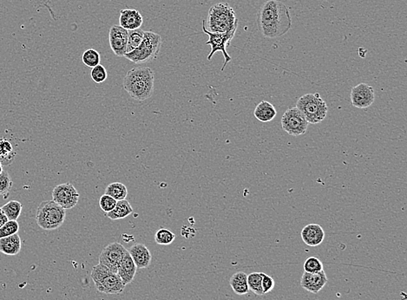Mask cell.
I'll use <instances>...</instances> for the list:
<instances>
[{"label":"cell","instance_id":"obj_23","mask_svg":"<svg viewBox=\"0 0 407 300\" xmlns=\"http://www.w3.org/2000/svg\"><path fill=\"white\" fill-rule=\"evenodd\" d=\"M16 150L12 143L6 138H0V162L5 166H9L15 159Z\"/></svg>","mask_w":407,"mask_h":300},{"label":"cell","instance_id":"obj_16","mask_svg":"<svg viewBox=\"0 0 407 300\" xmlns=\"http://www.w3.org/2000/svg\"><path fill=\"white\" fill-rule=\"evenodd\" d=\"M144 23V18L141 13L138 10L127 9L121 10L120 12V26L127 30L140 29Z\"/></svg>","mask_w":407,"mask_h":300},{"label":"cell","instance_id":"obj_30","mask_svg":"<svg viewBox=\"0 0 407 300\" xmlns=\"http://www.w3.org/2000/svg\"><path fill=\"white\" fill-rule=\"evenodd\" d=\"M12 185H13V182H12V177L10 176L9 173L3 170V172L1 173V175H0V196L3 197L4 199L8 198Z\"/></svg>","mask_w":407,"mask_h":300},{"label":"cell","instance_id":"obj_2","mask_svg":"<svg viewBox=\"0 0 407 300\" xmlns=\"http://www.w3.org/2000/svg\"><path fill=\"white\" fill-rule=\"evenodd\" d=\"M154 74L149 67L132 69L123 78V89L135 101H146L151 97L155 89Z\"/></svg>","mask_w":407,"mask_h":300},{"label":"cell","instance_id":"obj_36","mask_svg":"<svg viewBox=\"0 0 407 300\" xmlns=\"http://www.w3.org/2000/svg\"><path fill=\"white\" fill-rule=\"evenodd\" d=\"M8 221V219L6 217V214L4 213L2 208H0V228Z\"/></svg>","mask_w":407,"mask_h":300},{"label":"cell","instance_id":"obj_25","mask_svg":"<svg viewBox=\"0 0 407 300\" xmlns=\"http://www.w3.org/2000/svg\"><path fill=\"white\" fill-rule=\"evenodd\" d=\"M23 205L18 201H11L2 207V210L6 215L8 220H17L20 216Z\"/></svg>","mask_w":407,"mask_h":300},{"label":"cell","instance_id":"obj_5","mask_svg":"<svg viewBox=\"0 0 407 300\" xmlns=\"http://www.w3.org/2000/svg\"><path fill=\"white\" fill-rule=\"evenodd\" d=\"M90 277L94 281L96 289L105 294L119 295L123 293L126 285L120 277L104 264L95 265L91 270Z\"/></svg>","mask_w":407,"mask_h":300},{"label":"cell","instance_id":"obj_17","mask_svg":"<svg viewBox=\"0 0 407 300\" xmlns=\"http://www.w3.org/2000/svg\"><path fill=\"white\" fill-rule=\"evenodd\" d=\"M301 239L303 242L309 247H315L320 246L325 239L323 228L318 224H309L302 229Z\"/></svg>","mask_w":407,"mask_h":300},{"label":"cell","instance_id":"obj_21","mask_svg":"<svg viewBox=\"0 0 407 300\" xmlns=\"http://www.w3.org/2000/svg\"><path fill=\"white\" fill-rule=\"evenodd\" d=\"M133 211L134 210L130 203L127 199H121L117 201L114 209L109 213H106L105 215L111 220H123L130 215Z\"/></svg>","mask_w":407,"mask_h":300},{"label":"cell","instance_id":"obj_18","mask_svg":"<svg viewBox=\"0 0 407 300\" xmlns=\"http://www.w3.org/2000/svg\"><path fill=\"white\" fill-rule=\"evenodd\" d=\"M137 269H138V268L135 266V263L133 261L130 255H129V252H127L124 257H123L121 264L118 266L117 274L123 281V284L127 285L130 284L135 279Z\"/></svg>","mask_w":407,"mask_h":300},{"label":"cell","instance_id":"obj_1","mask_svg":"<svg viewBox=\"0 0 407 300\" xmlns=\"http://www.w3.org/2000/svg\"><path fill=\"white\" fill-rule=\"evenodd\" d=\"M258 25L266 39H277L288 32L292 27L290 12L279 0H267L258 13Z\"/></svg>","mask_w":407,"mask_h":300},{"label":"cell","instance_id":"obj_12","mask_svg":"<svg viewBox=\"0 0 407 300\" xmlns=\"http://www.w3.org/2000/svg\"><path fill=\"white\" fill-rule=\"evenodd\" d=\"M375 89L366 83H359L352 88L351 102L354 107L366 109L375 103Z\"/></svg>","mask_w":407,"mask_h":300},{"label":"cell","instance_id":"obj_4","mask_svg":"<svg viewBox=\"0 0 407 300\" xmlns=\"http://www.w3.org/2000/svg\"><path fill=\"white\" fill-rule=\"evenodd\" d=\"M162 44V37L158 33L144 31L141 45L131 52L126 53L124 57L137 64L152 62L158 57Z\"/></svg>","mask_w":407,"mask_h":300},{"label":"cell","instance_id":"obj_13","mask_svg":"<svg viewBox=\"0 0 407 300\" xmlns=\"http://www.w3.org/2000/svg\"><path fill=\"white\" fill-rule=\"evenodd\" d=\"M129 30L120 25H112L109 32V42L111 51L117 57H124L127 51Z\"/></svg>","mask_w":407,"mask_h":300},{"label":"cell","instance_id":"obj_35","mask_svg":"<svg viewBox=\"0 0 407 300\" xmlns=\"http://www.w3.org/2000/svg\"><path fill=\"white\" fill-rule=\"evenodd\" d=\"M261 285H262V290H263L264 294H266V293L270 292V291H272L273 289L275 288L276 282H275V280H274L272 277L262 273Z\"/></svg>","mask_w":407,"mask_h":300},{"label":"cell","instance_id":"obj_32","mask_svg":"<svg viewBox=\"0 0 407 300\" xmlns=\"http://www.w3.org/2000/svg\"><path fill=\"white\" fill-rule=\"evenodd\" d=\"M90 78L94 83H102L105 82L108 78V74H107V71L105 66L99 63L98 65L95 66L94 68L91 69Z\"/></svg>","mask_w":407,"mask_h":300},{"label":"cell","instance_id":"obj_9","mask_svg":"<svg viewBox=\"0 0 407 300\" xmlns=\"http://www.w3.org/2000/svg\"><path fill=\"white\" fill-rule=\"evenodd\" d=\"M309 122L299 109L290 108L286 110L282 116V126L288 135L299 137L305 135L309 127Z\"/></svg>","mask_w":407,"mask_h":300},{"label":"cell","instance_id":"obj_19","mask_svg":"<svg viewBox=\"0 0 407 300\" xmlns=\"http://www.w3.org/2000/svg\"><path fill=\"white\" fill-rule=\"evenodd\" d=\"M21 251V239L16 235L0 239V252L6 255L15 256Z\"/></svg>","mask_w":407,"mask_h":300},{"label":"cell","instance_id":"obj_26","mask_svg":"<svg viewBox=\"0 0 407 300\" xmlns=\"http://www.w3.org/2000/svg\"><path fill=\"white\" fill-rule=\"evenodd\" d=\"M248 285L249 291H253L258 296H263L264 292L262 290V273H252L248 275Z\"/></svg>","mask_w":407,"mask_h":300},{"label":"cell","instance_id":"obj_28","mask_svg":"<svg viewBox=\"0 0 407 300\" xmlns=\"http://www.w3.org/2000/svg\"><path fill=\"white\" fill-rule=\"evenodd\" d=\"M101 60V56L98 51L94 49H88L84 51L82 56V61L84 64L89 68H94L95 66L98 65Z\"/></svg>","mask_w":407,"mask_h":300},{"label":"cell","instance_id":"obj_37","mask_svg":"<svg viewBox=\"0 0 407 300\" xmlns=\"http://www.w3.org/2000/svg\"><path fill=\"white\" fill-rule=\"evenodd\" d=\"M2 172H3V165L0 162V175H1V173Z\"/></svg>","mask_w":407,"mask_h":300},{"label":"cell","instance_id":"obj_22","mask_svg":"<svg viewBox=\"0 0 407 300\" xmlns=\"http://www.w3.org/2000/svg\"><path fill=\"white\" fill-rule=\"evenodd\" d=\"M247 280L248 275L243 272H238L232 275L229 280V284L235 294L243 296L249 293V288Z\"/></svg>","mask_w":407,"mask_h":300},{"label":"cell","instance_id":"obj_20","mask_svg":"<svg viewBox=\"0 0 407 300\" xmlns=\"http://www.w3.org/2000/svg\"><path fill=\"white\" fill-rule=\"evenodd\" d=\"M256 119L261 122H269L276 118L277 111L276 108L269 102L262 101L258 104L254 111Z\"/></svg>","mask_w":407,"mask_h":300},{"label":"cell","instance_id":"obj_11","mask_svg":"<svg viewBox=\"0 0 407 300\" xmlns=\"http://www.w3.org/2000/svg\"><path fill=\"white\" fill-rule=\"evenodd\" d=\"M80 194L76 187L70 183H63L56 186L52 190V201L64 209L75 208L78 203Z\"/></svg>","mask_w":407,"mask_h":300},{"label":"cell","instance_id":"obj_31","mask_svg":"<svg viewBox=\"0 0 407 300\" xmlns=\"http://www.w3.org/2000/svg\"><path fill=\"white\" fill-rule=\"evenodd\" d=\"M303 268L305 273L309 274H316L324 270V265L322 262L316 257H309L306 259L303 264Z\"/></svg>","mask_w":407,"mask_h":300},{"label":"cell","instance_id":"obj_29","mask_svg":"<svg viewBox=\"0 0 407 300\" xmlns=\"http://www.w3.org/2000/svg\"><path fill=\"white\" fill-rule=\"evenodd\" d=\"M176 240V235L167 228L159 229L155 235V241L158 245L168 246Z\"/></svg>","mask_w":407,"mask_h":300},{"label":"cell","instance_id":"obj_8","mask_svg":"<svg viewBox=\"0 0 407 300\" xmlns=\"http://www.w3.org/2000/svg\"><path fill=\"white\" fill-rule=\"evenodd\" d=\"M202 30H204V32L209 36V40L206 42V45H210V47H211V51H210V53L208 56V60L210 61L213 56L217 51H221L222 55H223V57H224L225 60L222 71H224L225 67L232 59L230 56L227 52V47L230 45L231 40L233 39V37L235 35L237 29H233V30L226 33L211 32L210 30H207L206 22L204 20L202 21Z\"/></svg>","mask_w":407,"mask_h":300},{"label":"cell","instance_id":"obj_14","mask_svg":"<svg viewBox=\"0 0 407 300\" xmlns=\"http://www.w3.org/2000/svg\"><path fill=\"white\" fill-rule=\"evenodd\" d=\"M327 281L328 279L324 270L316 274H309L304 272L300 280V285L306 291L312 293H318L324 288Z\"/></svg>","mask_w":407,"mask_h":300},{"label":"cell","instance_id":"obj_6","mask_svg":"<svg viewBox=\"0 0 407 300\" xmlns=\"http://www.w3.org/2000/svg\"><path fill=\"white\" fill-rule=\"evenodd\" d=\"M65 217V209L57 205L52 199L41 202L37 209V224L45 231L59 228L64 222Z\"/></svg>","mask_w":407,"mask_h":300},{"label":"cell","instance_id":"obj_27","mask_svg":"<svg viewBox=\"0 0 407 300\" xmlns=\"http://www.w3.org/2000/svg\"><path fill=\"white\" fill-rule=\"evenodd\" d=\"M144 37V30H142L141 28L137 29V30H129L126 53L131 52L132 51H134L139 45H141Z\"/></svg>","mask_w":407,"mask_h":300},{"label":"cell","instance_id":"obj_15","mask_svg":"<svg viewBox=\"0 0 407 300\" xmlns=\"http://www.w3.org/2000/svg\"><path fill=\"white\" fill-rule=\"evenodd\" d=\"M128 252L137 268L144 269L150 266L151 264L152 254L150 253V249L144 244L137 243L133 245L128 250Z\"/></svg>","mask_w":407,"mask_h":300},{"label":"cell","instance_id":"obj_33","mask_svg":"<svg viewBox=\"0 0 407 300\" xmlns=\"http://www.w3.org/2000/svg\"><path fill=\"white\" fill-rule=\"evenodd\" d=\"M18 230H19V224L17 220H8L0 228V239L16 235L18 234Z\"/></svg>","mask_w":407,"mask_h":300},{"label":"cell","instance_id":"obj_7","mask_svg":"<svg viewBox=\"0 0 407 300\" xmlns=\"http://www.w3.org/2000/svg\"><path fill=\"white\" fill-rule=\"evenodd\" d=\"M297 109L304 115L309 123L317 124L326 117L328 107L318 93L306 94L297 102Z\"/></svg>","mask_w":407,"mask_h":300},{"label":"cell","instance_id":"obj_3","mask_svg":"<svg viewBox=\"0 0 407 300\" xmlns=\"http://www.w3.org/2000/svg\"><path fill=\"white\" fill-rule=\"evenodd\" d=\"M208 30L211 32L226 33L237 29L238 19L233 8L227 3H218L209 10Z\"/></svg>","mask_w":407,"mask_h":300},{"label":"cell","instance_id":"obj_10","mask_svg":"<svg viewBox=\"0 0 407 300\" xmlns=\"http://www.w3.org/2000/svg\"><path fill=\"white\" fill-rule=\"evenodd\" d=\"M128 250L118 242H112L104 248L99 255V264H102L117 274V269Z\"/></svg>","mask_w":407,"mask_h":300},{"label":"cell","instance_id":"obj_34","mask_svg":"<svg viewBox=\"0 0 407 300\" xmlns=\"http://www.w3.org/2000/svg\"><path fill=\"white\" fill-rule=\"evenodd\" d=\"M117 201L113 199L112 197L109 196V195L105 193L99 199V207L106 214V213H109V212H111V210L114 209L116 204H117Z\"/></svg>","mask_w":407,"mask_h":300},{"label":"cell","instance_id":"obj_24","mask_svg":"<svg viewBox=\"0 0 407 300\" xmlns=\"http://www.w3.org/2000/svg\"><path fill=\"white\" fill-rule=\"evenodd\" d=\"M105 194L112 197L116 201L125 199L128 195V189L125 185L121 182H113L105 188Z\"/></svg>","mask_w":407,"mask_h":300}]
</instances>
